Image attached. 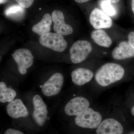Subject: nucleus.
I'll use <instances>...</instances> for the list:
<instances>
[{"label":"nucleus","mask_w":134,"mask_h":134,"mask_svg":"<svg viewBox=\"0 0 134 134\" xmlns=\"http://www.w3.org/2000/svg\"><path fill=\"white\" fill-rule=\"evenodd\" d=\"M102 116L99 113L89 108L75 118V123L83 128L94 129L101 123Z\"/></svg>","instance_id":"2"},{"label":"nucleus","mask_w":134,"mask_h":134,"mask_svg":"<svg viewBox=\"0 0 134 134\" xmlns=\"http://www.w3.org/2000/svg\"><path fill=\"white\" fill-rule=\"evenodd\" d=\"M8 0H0V3L1 4H3L7 1Z\"/></svg>","instance_id":"26"},{"label":"nucleus","mask_w":134,"mask_h":134,"mask_svg":"<svg viewBox=\"0 0 134 134\" xmlns=\"http://www.w3.org/2000/svg\"><path fill=\"white\" fill-rule=\"evenodd\" d=\"M17 95L16 91L14 89L8 87L6 83L0 82V102L1 103H9L15 99Z\"/></svg>","instance_id":"17"},{"label":"nucleus","mask_w":134,"mask_h":134,"mask_svg":"<svg viewBox=\"0 0 134 134\" xmlns=\"http://www.w3.org/2000/svg\"><path fill=\"white\" fill-rule=\"evenodd\" d=\"M4 134H25L21 131L14 129L9 128L7 129Z\"/></svg>","instance_id":"21"},{"label":"nucleus","mask_w":134,"mask_h":134,"mask_svg":"<svg viewBox=\"0 0 134 134\" xmlns=\"http://www.w3.org/2000/svg\"><path fill=\"white\" fill-rule=\"evenodd\" d=\"M93 76L91 70L84 68H78L71 74L72 81L76 85L82 86L91 81Z\"/></svg>","instance_id":"14"},{"label":"nucleus","mask_w":134,"mask_h":134,"mask_svg":"<svg viewBox=\"0 0 134 134\" xmlns=\"http://www.w3.org/2000/svg\"><path fill=\"white\" fill-rule=\"evenodd\" d=\"M25 14V9L20 5H11L5 10V14L6 16L11 19L19 20L22 19Z\"/></svg>","instance_id":"18"},{"label":"nucleus","mask_w":134,"mask_h":134,"mask_svg":"<svg viewBox=\"0 0 134 134\" xmlns=\"http://www.w3.org/2000/svg\"><path fill=\"white\" fill-rule=\"evenodd\" d=\"M76 2L79 3H82L86 2L89 1L90 0H74Z\"/></svg>","instance_id":"23"},{"label":"nucleus","mask_w":134,"mask_h":134,"mask_svg":"<svg viewBox=\"0 0 134 134\" xmlns=\"http://www.w3.org/2000/svg\"><path fill=\"white\" fill-rule=\"evenodd\" d=\"M123 132L122 125L117 120L108 119L104 120L96 130L97 134H121Z\"/></svg>","instance_id":"12"},{"label":"nucleus","mask_w":134,"mask_h":134,"mask_svg":"<svg viewBox=\"0 0 134 134\" xmlns=\"http://www.w3.org/2000/svg\"><path fill=\"white\" fill-rule=\"evenodd\" d=\"M92 50V46L88 41L78 40L75 42L70 49V59L74 64L84 61Z\"/></svg>","instance_id":"3"},{"label":"nucleus","mask_w":134,"mask_h":134,"mask_svg":"<svg viewBox=\"0 0 134 134\" xmlns=\"http://www.w3.org/2000/svg\"><path fill=\"white\" fill-rule=\"evenodd\" d=\"M89 19L92 26L96 30L109 29L113 25L112 19L109 16L97 8L92 11Z\"/></svg>","instance_id":"8"},{"label":"nucleus","mask_w":134,"mask_h":134,"mask_svg":"<svg viewBox=\"0 0 134 134\" xmlns=\"http://www.w3.org/2000/svg\"><path fill=\"white\" fill-rule=\"evenodd\" d=\"M131 113H132V115L134 116V105L132 108V110H131Z\"/></svg>","instance_id":"27"},{"label":"nucleus","mask_w":134,"mask_h":134,"mask_svg":"<svg viewBox=\"0 0 134 134\" xmlns=\"http://www.w3.org/2000/svg\"><path fill=\"white\" fill-rule=\"evenodd\" d=\"M128 42L134 49V32H131L129 34Z\"/></svg>","instance_id":"22"},{"label":"nucleus","mask_w":134,"mask_h":134,"mask_svg":"<svg viewBox=\"0 0 134 134\" xmlns=\"http://www.w3.org/2000/svg\"><path fill=\"white\" fill-rule=\"evenodd\" d=\"M112 55L114 59L117 60L133 58L134 57V49L128 41H122L113 50Z\"/></svg>","instance_id":"13"},{"label":"nucleus","mask_w":134,"mask_h":134,"mask_svg":"<svg viewBox=\"0 0 134 134\" xmlns=\"http://www.w3.org/2000/svg\"><path fill=\"white\" fill-rule=\"evenodd\" d=\"M64 81V77L61 74L55 73L42 85V93L47 97H52L58 95L61 91Z\"/></svg>","instance_id":"5"},{"label":"nucleus","mask_w":134,"mask_h":134,"mask_svg":"<svg viewBox=\"0 0 134 134\" xmlns=\"http://www.w3.org/2000/svg\"><path fill=\"white\" fill-rule=\"evenodd\" d=\"M111 4L107 1L103 0L100 2V5L104 12L109 16H112L116 15L117 12Z\"/></svg>","instance_id":"19"},{"label":"nucleus","mask_w":134,"mask_h":134,"mask_svg":"<svg viewBox=\"0 0 134 134\" xmlns=\"http://www.w3.org/2000/svg\"><path fill=\"white\" fill-rule=\"evenodd\" d=\"M6 111L8 115L12 119L25 118L29 115L28 109L20 99H16L8 103Z\"/></svg>","instance_id":"11"},{"label":"nucleus","mask_w":134,"mask_h":134,"mask_svg":"<svg viewBox=\"0 0 134 134\" xmlns=\"http://www.w3.org/2000/svg\"><path fill=\"white\" fill-rule=\"evenodd\" d=\"M111 3H116L119 2L120 0H105Z\"/></svg>","instance_id":"24"},{"label":"nucleus","mask_w":134,"mask_h":134,"mask_svg":"<svg viewBox=\"0 0 134 134\" xmlns=\"http://www.w3.org/2000/svg\"><path fill=\"white\" fill-rule=\"evenodd\" d=\"M90 102L82 97H77L72 99L65 107V112L69 116H77L89 108Z\"/></svg>","instance_id":"9"},{"label":"nucleus","mask_w":134,"mask_h":134,"mask_svg":"<svg viewBox=\"0 0 134 134\" xmlns=\"http://www.w3.org/2000/svg\"><path fill=\"white\" fill-rule=\"evenodd\" d=\"M125 74L122 66L108 63L103 65L96 72L95 79L100 86L105 87L121 80Z\"/></svg>","instance_id":"1"},{"label":"nucleus","mask_w":134,"mask_h":134,"mask_svg":"<svg viewBox=\"0 0 134 134\" xmlns=\"http://www.w3.org/2000/svg\"><path fill=\"white\" fill-rule=\"evenodd\" d=\"M39 41L42 46L59 52L64 51L68 44L63 36L57 33L48 32L42 35Z\"/></svg>","instance_id":"4"},{"label":"nucleus","mask_w":134,"mask_h":134,"mask_svg":"<svg viewBox=\"0 0 134 134\" xmlns=\"http://www.w3.org/2000/svg\"><path fill=\"white\" fill-rule=\"evenodd\" d=\"M91 36L93 41L100 46L109 47L112 43L110 36L104 31L100 29L93 31L91 32Z\"/></svg>","instance_id":"16"},{"label":"nucleus","mask_w":134,"mask_h":134,"mask_svg":"<svg viewBox=\"0 0 134 134\" xmlns=\"http://www.w3.org/2000/svg\"><path fill=\"white\" fill-rule=\"evenodd\" d=\"M34 110L32 117L36 124L40 127L44 126L47 119L48 111L47 106L40 95L36 94L32 98Z\"/></svg>","instance_id":"6"},{"label":"nucleus","mask_w":134,"mask_h":134,"mask_svg":"<svg viewBox=\"0 0 134 134\" xmlns=\"http://www.w3.org/2000/svg\"><path fill=\"white\" fill-rule=\"evenodd\" d=\"M52 16L54 23L53 30L55 32L62 36H67L73 33L74 30L72 26L65 23V17L62 12L54 10Z\"/></svg>","instance_id":"10"},{"label":"nucleus","mask_w":134,"mask_h":134,"mask_svg":"<svg viewBox=\"0 0 134 134\" xmlns=\"http://www.w3.org/2000/svg\"><path fill=\"white\" fill-rule=\"evenodd\" d=\"M132 8L133 12L134 14V0H132Z\"/></svg>","instance_id":"25"},{"label":"nucleus","mask_w":134,"mask_h":134,"mask_svg":"<svg viewBox=\"0 0 134 134\" xmlns=\"http://www.w3.org/2000/svg\"><path fill=\"white\" fill-rule=\"evenodd\" d=\"M18 4L24 8L30 7L33 4L34 0H15Z\"/></svg>","instance_id":"20"},{"label":"nucleus","mask_w":134,"mask_h":134,"mask_svg":"<svg viewBox=\"0 0 134 134\" xmlns=\"http://www.w3.org/2000/svg\"><path fill=\"white\" fill-rule=\"evenodd\" d=\"M12 56L17 65L18 71L21 74H25L27 69L33 65L34 57L31 51L28 49H18L12 54Z\"/></svg>","instance_id":"7"},{"label":"nucleus","mask_w":134,"mask_h":134,"mask_svg":"<svg viewBox=\"0 0 134 134\" xmlns=\"http://www.w3.org/2000/svg\"><path fill=\"white\" fill-rule=\"evenodd\" d=\"M52 19L51 15L48 13L43 16L41 21L34 25L32 30L34 33L42 36L50 31Z\"/></svg>","instance_id":"15"}]
</instances>
